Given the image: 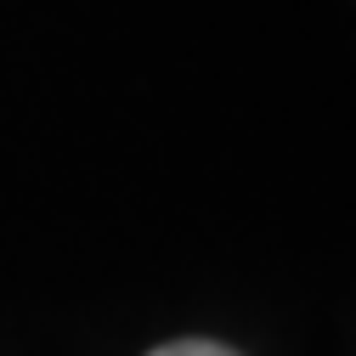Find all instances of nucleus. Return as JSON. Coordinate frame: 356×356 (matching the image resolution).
<instances>
[{"label":"nucleus","mask_w":356,"mask_h":356,"mask_svg":"<svg viewBox=\"0 0 356 356\" xmlns=\"http://www.w3.org/2000/svg\"><path fill=\"white\" fill-rule=\"evenodd\" d=\"M153 356H238V350L215 345V339H175V345H159Z\"/></svg>","instance_id":"1"}]
</instances>
